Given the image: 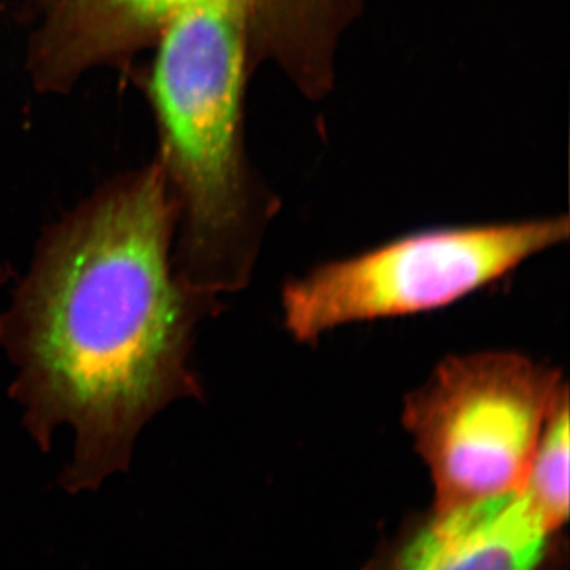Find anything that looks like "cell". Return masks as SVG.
<instances>
[{"instance_id":"277c9868","label":"cell","mask_w":570,"mask_h":570,"mask_svg":"<svg viewBox=\"0 0 570 570\" xmlns=\"http://www.w3.org/2000/svg\"><path fill=\"white\" fill-rule=\"evenodd\" d=\"M568 384L519 352L452 355L404 400L403 420L430 471L433 509L520 490Z\"/></svg>"},{"instance_id":"52a82bcc","label":"cell","mask_w":570,"mask_h":570,"mask_svg":"<svg viewBox=\"0 0 570 570\" xmlns=\"http://www.w3.org/2000/svg\"><path fill=\"white\" fill-rule=\"evenodd\" d=\"M569 433L568 395L551 414L520 489L554 534L569 517Z\"/></svg>"},{"instance_id":"3957f363","label":"cell","mask_w":570,"mask_h":570,"mask_svg":"<svg viewBox=\"0 0 570 570\" xmlns=\"http://www.w3.org/2000/svg\"><path fill=\"white\" fill-rule=\"evenodd\" d=\"M569 236L568 216L439 227L401 236L287 283L283 324L296 343L341 326L441 309L489 287Z\"/></svg>"},{"instance_id":"5b68a950","label":"cell","mask_w":570,"mask_h":570,"mask_svg":"<svg viewBox=\"0 0 570 570\" xmlns=\"http://www.w3.org/2000/svg\"><path fill=\"white\" fill-rule=\"evenodd\" d=\"M195 0H59L41 47L47 77L63 78L163 32ZM258 40L291 55L337 24L348 0H250Z\"/></svg>"},{"instance_id":"6da1fadb","label":"cell","mask_w":570,"mask_h":570,"mask_svg":"<svg viewBox=\"0 0 570 570\" xmlns=\"http://www.w3.org/2000/svg\"><path fill=\"white\" fill-rule=\"evenodd\" d=\"M176 223L163 167L124 179L48 232L0 314L26 430L45 450L75 433L70 493L127 471L142 426L204 393L190 352L220 302L175 272Z\"/></svg>"},{"instance_id":"7a4b0ae2","label":"cell","mask_w":570,"mask_h":570,"mask_svg":"<svg viewBox=\"0 0 570 570\" xmlns=\"http://www.w3.org/2000/svg\"><path fill=\"white\" fill-rule=\"evenodd\" d=\"M163 32L153 91L181 225L174 268L198 291L238 292L253 277L273 216L247 175L239 140L253 3L195 0Z\"/></svg>"},{"instance_id":"8992f818","label":"cell","mask_w":570,"mask_h":570,"mask_svg":"<svg viewBox=\"0 0 570 570\" xmlns=\"http://www.w3.org/2000/svg\"><path fill=\"white\" fill-rule=\"evenodd\" d=\"M551 532L521 490L414 521L373 570H540Z\"/></svg>"}]
</instances>
